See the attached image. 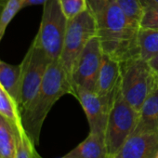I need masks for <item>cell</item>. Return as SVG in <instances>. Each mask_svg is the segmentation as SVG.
<instances>
[{"instance_id": "cell-20", "label": "cell", "mask_w": 158, "mask_h": 158, "mask_svg": "<svg viewBox=\"0 0 158 158\" xmlns=\"http://www.w3.org/2000/svg\"><path fill=\"white\" fill-rule=\"evenodd\" d=\"M58 1L67 20L76 17L89 9L88 0H58Z\"/></svg>"}, {"instance_id": "cell-15", "label": "cell", "mask_w": 158, "mask_h": 158, "mask_svg": "<svg viewBox=\"0 0 158 158\" xmlns=\"http://www.w3.org/2000/svg\"><path fill=\"white\" fill-rule=\"evenodd\" d=\"M21 77V64L12 65L0 59V85L17 104Z\"/></svg>"}, {"instance_id": "cell-4", "label": "cell", "mask_w": 158, "mask_h": 158, "mask_svg": "<svg viewBox=\"0 0 158 158\" xmlns=\"http://www.w3.org/2000/svg\"><path fill=\"white\" fill-rule=\"evenodd\" d=\"M97 35L96 17L89 8L76 17L68 20L63 47L59 60L70 79V82L77 57L88 42Z\"/></svg>"}, {"instance_id": "cell-6", "label": "cell", "mask_w": 158, "mask_h": 158, "mask_svg": "<svg viewBox=\"0 0 158 158\" xmlns=\"http://www.w3.org/2000/svg\"><path fill=\"white\" fill-rule=\"evenodd\" d=\"M138 119L139 113L125 101L119 89L109 111L104 133L108 155L114 158L125 141L133 133Z\"/></svg>"}, {"instance_id": "cell-26", "label": "cell", "mask_w": 158, "mask_h": 158, "mask_svg": "<svg viewBox=\"0 0 158 158\" xmlns=\"http://www.w3.org/2000/svg\"><path fill=\"white\" fill-rule=\"evenodd\" d=\"M142 2L144 8L147 7V6H151V5H155V4H158V0H140Z\"/></svg>"}, {"instance_id": "cell-24", "label": "cell", "mask_w": 158, "mask_h": 158, "mask_svg": "<svg viewBox=\"0 0 158 158\" xmlns=\"http://www.w3.org/2000/svg\"><path fill=\"white\" fill-rule=\"evenodd\" d=\"M48 1V0H24L23 9L26 7H30V6H35V5H42V4L44 5Z\"/></svg>"}, {"instance_id": "cell-8", "label": "cell", "mask_w": 158, "mask_h": 158, "mask_svg": "<svg viewBox=\"0 0 158 158\" xmlns=\"http://www.w3.org/2000/svg\"><path fill=\"white\" fill-rule=\"evenodd\" d=\"M102 57V49L97 35L88 42L74 62L71 74L73 89L81 88L95 91Z\"/></svg>"}, {"instance_id": "cell-23", "label": "cell", "mask_w": 158, "mask_h": 158, "mask_svg": "<svg viewBox=\"0 0 158 158\" xmlns=\"http://www.w3.org/2000/svg\"><path fill=\"white\" fill-rule=\"evenodd\" d=\"M115 2L116 0H88V5L94 15H97L106 7Z\"/></svg>"}, {"instance_id": "cell-7", "label": "cell", "mask_w": 158, "mask_h": 158, "mask_svg": "<svg viewBox=\"0 0 158 158\" xmlns=\"http://www.w3.org/2000/svg\"><path fill=\"white\" fill-rule=\"evenodd\" d=\"M67 23L58 0H48L44 4L40 27L34 41L52 60L60 57Z\"/></svg>"}, {"instance_id": "cell-13", "label": "cell", "mask_w": 158, "mask_h": 158, "mask_svg": "<svg viewBox=\"0 0 158 158\" xmlns=\"http://www.w3.org/2000/svg\"><path fill=\"white\" fill-rule=\"evenodd\" d=\"M141 132H158V85L142 104L132 134Z\"/></svg>"}, {"instance_id": "cell-16", "label": "cell", "mask_w": 158, "mask_h": 158, "mask_svg": "<svg viewBox=\"0 0 158 158\" xmlns=\"http://www.w3.org/2000/svg\"><path fill=\"white\" fill-rule=\"evenodd\" d=\"M139 56L150 60L158 54V29H139L138 35Z\"/></svg>"}, {"instance_id": "cell-31", "label": "cell", "mask_w": 158, "mask_h": 158, "mask_svg": "<svg viewBox=\"0 0 158 158\" xmlns=\"http://www.w3.org/2000/svg\"><path fill=\"white\" fill-rule=\"evenodd\" d=\"M0 158H1V155H0Z\"/></svg>"}, {"instance_id": "cell-5", "label": "cell", "mask_w": 158, "mask_h": 158, "mask_svg": "<svg viewBox=\"0 0 158 158\" xmlns=\"http://www.w3.org/2000/svg\"><path fill=\"white\" fill-rule=\"evenodd\" d=\"M52 60L33 41L21 63V77L17 107L21 114L37 93L47 69Z\"/></svg>"}, {"instance_id": "cell-22", "label": "cell", "mask_w": 158, "mask_h": 158, "mask_svg": "<svg viewBox=\"0 0 158 158\" xmlns=\"http://www.w3.org/2000/svg\"><path fill=\"white\" fill-rule=\"evenodd\" d=\"M139 25L142 29H158V4L145 7Z\"/></svg>"}, {"instance_id": "cell-21", "label": "cell", "mask_w": 158, "mask_h": 158, "mask_svg": "<svg viewBox=\"0 0 158 158\" xmlns=\"http://www.w3.org/2000/svg\"><path fill=\"white\" fill-rule=\"evenodd\" d=\"M34 147L24 129H20L16 136V158H32Z\"/></svg>"}, {"instance_id": "cell-11", "label": "cell", "mask_w": 158, "mask_h": 158, "mask_svg": "<svg viewBox=\"0 0 158 158\" xmlns=\"http://www.w3.org/2000/svg\"><path fill=\"white\" fill-rule=\"evenodd\" d=\"M158 152V132L130 135L114 158H155Z\"/></svg>"}, {"instance_id": "cell-1", "label": "cell", "mask_w": 158, "mask_h": 158, "mask_svg": "<svg viewBox=\"0 0 158 158\" xmlns=\"http://www.w3.org/2000/svg\"><path fill=\"white\" fill-rule=\"evenodd\" d=\"M66 94H73L70 79L60 60H52L37 93L21 114L22 126L35 147L39 144L41 128L48 114L57 101Z\"/></svg>"}, {"instance_id": "cell-10", "label": "cell", "mask_w": 158, "mask_h": 158, "mask_svg": "<svg viewBox=\"0 0 158 158\" xmlns=\"http://www.w3.org/2000/svg\"><path fill=\"white\" fill-rule=\"evenodd\" d=\"M120 62L102 52L95 91L110 109L116 93L120 89Z\"/></svg>"}, {"instance_id": "cell-12", "label": "cell", "mask_w": 158, "mask_h": 158, "mask_svg": "<svg viewBox=\"0 0 158 158\" xmlns=\"http://www.w3.org/2000/svg\"><path fill=\"white\" fill-rule=\"evenodd\" d=\"M104 134L91 133L61 158H107Z\"/></svg>"}, {"instance_id": "cell-19", "label": "cell", "mask_w": 158, "mask_h": 158, "mask_svg": "<svg viewBox=\"0 0 158 158\" xmlns=\"http://www.w3.org/2000/svg\"><path fill=\"white\" fill-rule=\"evenodd\" d=\"M115 3L128 18L140 23L145 9L140 0H116Z\"/></svg>"}, {"instance_id": "cell-3", "label": "cell", "mask_w": 158, "mask_h": 158, "mask_svg": "<svg viewBox=\"0 0 158 158\" xmlns=\"http://www.w3.org/2000/svg\"><path fill=\"white\" fill-rule=\"evenodd\" d=\"M120 89L125 101L138 113L154 88L158 77L149 62L140 57H133L120 62Z\"/></svg>"}, {"instance_id": "cell-29", "label": "cell", "mask_w": 158, "mask_h": 158, "mask_svg": "<svg viewBox=\"0 0 158 158\" xmlns=\"http://www.w3.org/2000/svg\"><path fill=\"white\" fill-rule=\"evenodd\" d=\"M107 158H114V157H113V156H110V155H109V156H108Z\"/></svg>"}, {"instance_id": "cell-14", "label": "cell", "mask_w": 158, "mask_h": 158, "mask_svg": "<svg viewBox=\"0 0 158 158\" xmlns=\"http://www.w3.org/2000/svg\"><path fill=\"white\" fill-rule=\"evenodd\" d=\"M18 127L0 114V155L1 158H16V136Z\"/></svg>"}, {"instance_id": "cell-27", "label": "cell", "mask_w": 158, "mask_h": 158, "mask_svg": "<svg viewBox=\"0 0 158 158\" xmlns=\"http://www.w3.org/2000/svg\"><path fill=\"white\" fill-rule=\"evenodd\" d=\"M32 158H42V157L40 156V154L37 152L36 147H34V149H33V157H32Z\"/></svg>"}, {"instance_id": "cell-28", "label": "cell", "mask_w": 158, "mask_h": 158, "mask_svg": "<svg viewBox=\"0 0 158 158\" xmlns=\"http://www.w3.org/2000/svg\"><path fill=\"white\" fill-rule=\"evenodd\" d=\"M6 1H7V0H0V8H1L6 3Z\"/></svg>"}, {"instance_id": "cell-30", "label": "cell", "mask_w": 158, "mask_h": 158, "mask_svg": "<svg viewBox=\"0 0 158 158\" xmlns=\"http://www.w3.org/2000/svg\"><path fill=\"white\" fill-rule=\"evenodd\" d=\"M155 158H158V152H157V154H156V156H155Z\"/></svg>"}, {"instance_id": "cell-18", "label": "cell", "mask_w": 158, "mask_h": 158, "mask_svg": "<svg viewBox=\"0 0 158 158\" xmlns=\"http://www.w3.org/2000/svg\"><path fill=\"white\" fill-rule=\"evenodd\" d=\"M23 2L24 0H7L0 8V41L2 40L7 27L12 19L23 9Z\"/></svg>"}, {"instance_id": "cell-9", "label": "cell", "mask_w": 158, "mask_h": 158, "mask_svg": "<svg viewBox=\"0 0 158 158\" xmlns=\"http://www.w3.org/2000/svg\"><path fill=\"white\" fill-rule=\"evenodd\" d=\"M73 96L79 101L86 114L89 132L104 134L110 108L96 91L76 88L73 89Z\"/></svg>"}, {"instance_id": "cell-17", "label": "cell", "mask_w": 158, "mask_h": 158, "mask_svg": "<svg viewBox=\"0 0 158 158\" xmlns=\"http://www.w3.org/2000/svg\"><path fill=\"white\" fill-rule=\"evenodd\" d=\"M0 114L7 117L18 127H23L17 104L1 85H0Z\"/></svg>"}, {"instance_id": "cell-25", "label": "cell", "mask_w": 158, "mask_h": 158, "mask_svg": "<svg viewBox=\"0 0 158 158\" xmlns=\"http://www.w3.org/2000/svg\"><path fill=\"white\" fill-rule=\"evenodd\" d=\"M152 70L153 71V73L157 75L158 77V54L155 55L153 58H152L150 60H148Z\"/></svg>"}, {"instance_id": "cell-2", "label": "cell", "mask_w": 158, "mask_h": 158, "mask_svg": "<svg viewBox=\"0 0 158 158\" xmlns=\"http://www.w3.org/2000/svg\"><path fill=\"white\" fill-rule=\"evenodd\" d=\"M95 17L103 53L119 62L139 56V23L128 18L116 3L109 5Z\"/></svg>"}]
</instances>
